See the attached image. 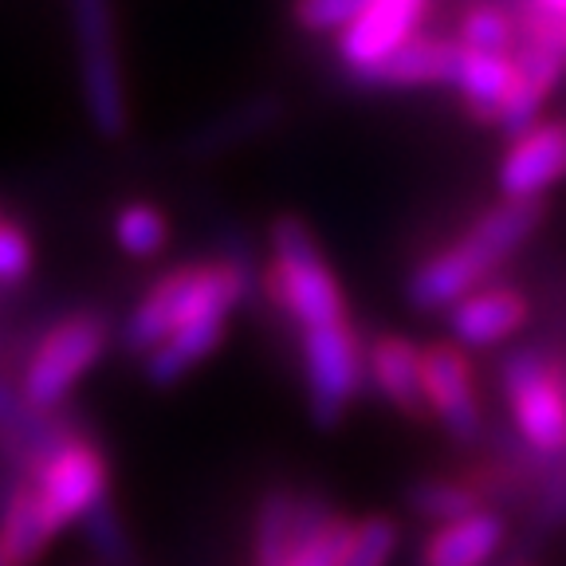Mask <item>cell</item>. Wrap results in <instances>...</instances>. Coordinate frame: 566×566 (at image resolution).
Listing matches in <instances>:
<instances>
[{
  "label": "cell",
  "mask_w": 566,
  "mask_h": 566,
  "mask_svg": "<svg viewBox=\"0 0 566 566\" xmlns=\"http://www.w3.org/2000/svg\"><path fill=\"white\" fill-rule=\"evenodd\" d=\"M539 221L543 201H507V197H500L452 244H444L433 256H424L409 272V303L417 311H452L464 295L484 287L495 275V268L504 264L515 248L527 244L531 232L539 229Z\"/></svg>",
  "instance_id": "cell-1"
},
{
  "label": "cell",
  "mask_w": 566,
  "mask_h": 566,
  "mask_svg": "<svg viewBox=\"0 0 566 566\" xmlns=\"http://www.w3.org/2000/svg\"><path fill=\"white\" fill-rule=\"evenodd\" d=\"M252 292V268L244 260H197L161 272L142 292L123 323V346L130 354L158 350L174 331L201 315H232Z\"/></svg>",
  "instance_id": "cell-2"
},
{
  "label": "cell",
  "mask_w": 566,
  "mask_h": 566,
  "mask_svg": "<svg viewBox=\"0 0 566 566\" xmlns=\"http://www.w3.org/2000/svg\"><path fill=\"white\" fill-rule=\"evenodd\" d=\"M272 260L264 268V295L280 315H287L300 331L346 323V295L331 272L315 232L283 212L272 221Z\"/></svg>",
  "instance_id": "cell-3"
},
{
  "label": "cell",
  "mask_w": 566,
  "mask_h": 566,
  "mask_svg": "<svg viewBox=\"0 0 566 566\" xmlns=\"http://www.w3.org/2000/svg\"><path fill=\"white\" fill-rule=\"evenodd\" d=\"M515 433L539 460H566V354L515 346L500 363Z\"/></svg>",
  "instance_id": "cell-4"
},
{
  "label": "cell",
  "mask_w": 566,
  "mask_h": 566,
  "mask_svg": "<svg viewBox=\"0 0 566 566\" xmlns=\"http://www.w3.org/2000/svg\"><path fill=\"white\" fill-rule=\"evenodd\" d=\"M80 55V95L87 123L98 138L118 142L130 126L123 52L115 32V0H67Z\"/></svg>",
  "instance_id": "cell-5"
},
{
  "label": "cell",
  "mask_w": 566,
  "mask_h": 566,
  "mask_svg": "<svg viewBox=\"0 0 566 566\" xmlns=\"http://www.w3.org/2000/svg\"><path fill=\"white\" fill-rule=\"evenodd\" d=\"M106 343H111V331H106V318L95 311H75V315L55 318L40 335L24 366L20 394L28 406L40 413L60 409L71 398V389L83 381V374L106 354Z\"/></svg>",
  "instance_id": "cell-6"
},
{
  "label": "cell",
  "mask_w": 566,
  "mask_h": 566,
  "mask_svg": "<svg viewBox=\"0 0 566 566\" xmlns=\"http://www.w3.org/2000/svg\"><path fill=\"white\" fill-rule=\"evenodd\" d=\"M300 363L311 421L318 429H335L366 381V346L350 327V318L331 323V327L300 331Z\"/></svg>",
  "instance_id": "cell-7"
},
{
  "label": "cell",
  "mask_w": 566,
  "mask_h": 566,
  "mask_svg": "<svg viewBox=\"0 0 566 566\" xmlns=\"http://www.w3.org/2000/svg\"><path fill=\"white\" fill-rule=\"evenodd\" d=\"M24 480H32L44 520L55 535L71 523H83L103 500H111V464H106L103 449L80 433L63 441L44 460V469Z\"/></svg>",
  "instance_id": "cell-8"
},
{
  "label": "cell",
  "mask_w": 566,
  "mask_h": 566,
  "mask_svg": "<svg viewBox=\"0 0 566 566\" xmlns=\"http://www.w3.org/2000/svg\"><path fill=\"white\" fill-rule=\"evenodd\" d=\"M421 381L429 417L444 424V433L460 444L480 441V389L469 350L449 343V338L421 346Z\"/></svg>",
  "instance_id": "cell-9"
},
{
  "label": "cell",
  "mask_w": 566,
  "mask_h": 566,
  "mask_svg": "<svg viewBox=\"0 0 566 566\" xmlns=\"http://www.w3.org/2000/svg\"><path fill=\"white\" fill-rule=\"evenodd\" d=\"M433 0H370V9L338 32V60L354 80L366 83L378 63L421 32Z\"/></svg>",
  "instance_id": "cell-10"
},
{
  "label": "cell",
  "mask_w": 566,
  "mask_h": 566,
  "mask_svg": "<svg viewBox=\"0 0 566 566\" xmlns=\"http://www.w3.org/2000/svg\"><path fill=\"white\" fill-rule=\"evenodd\" d=\"M566 177V123L547 118L535 123L531 130L515 134L500 161V193L507 201H543V193L558 186Z\"/></svg>",
  "instance_id": "cell-11"
},
{
  "label": "cell",
  "mask_w": 566,
  "mask_h": 566,
  "mask_svg": "<svg viewBox=\"0 0 566 566\" xmlns=\"http://www.w3.org/2000/svg\"><path fill=\"white\" fill-rule=\"evenodd\" d=\"M531 300L512 283H484L472 295L449 311L452 343L464 350H488V346L512 338L520 327H527Z\"/></svg>",
  "instance_id": "cell-12"
},
{
  "label": "cell",
  "mask_w": 566,
  "mask_h": 566,
  "mask_svg": "<svg viewBox=\"0 0 566 566\" xmlns=\"http://www.w3.org/2000/svg\"><path fill=\"white\" fill-rule=\"evenodd\" d=\"M366 378L374 381L381 398L409 421H429V401H424L421 381V346L406 335H386L366 343Z\"/></svg>",
  "instance_id": "cell-13"
},
{
  "label": "cell",
  "mask_w": 566,
  "mask_h": 566,
  "mask_svg": "<svg viewBox=\"0 0 566 566\" xmlns=\"http://www.w3.org/2000/svg\"><path fill=\"white\" fill-rule=\"evenodd\" d=\"M460 44L452 35H429L417 32L409 44H401L386 63L374 67L366 87L386 91H409V87H449L452 71H457Z\"/></svg>",
  "instance_id": "cell-14"
},
{
  "label": "cell",
  "mask_w": 566,
  "mask_h": 566,
  "mask_svg": "<svg viewBox=\"0 0 566 566\" xmlns=\"http://www.w3.org/2000/svg\"><path fill=\"white\" fill-rule=\"evenodd\" d=\"M504 515L484 507L476 515L433 527V535L424 539L421 555H417V566H488L504 547Z\"/></svg>",
  "instance_id": "cell-15"
},
{
  "label": "cell",
  "mask_w": 566,
  "mask_h": 566,
  "mask_svg": "<svg viewBox=\"0 0 566 566\" xmlns=\"http://www.w3.org/2000/svg\"><path fill=\"white\" fill-rule=\"evenodd\" d=\"M449 87L464 98V106H469V115L476 123L500 126V115H504V106L515 87V63L507 55H484L460 48Z\"/></svg>",
  "instance_id": "cell-16"
},
{
  "label": "cell",
  "mask_w": 566,
  "mask_h": 566,
  "mask_svg": "<svg viewBox=\"0 0 566 566\" xmlns=\"http://www.w3.org/2000/svg\"><path fill=\"white\" fill-rule=\"evenodd\" d=\"M311 504H315V492H295L283 484L264 492L252 520V566H287Z\"/></svg>",
  "instance_id": "cell-17"
},
{
  "label": "cell",
  "mask_w": 566,
  "mask_h": 566,
  "mask_svg": "<svg viewBox=\"0 0 566 566\" xmlns=\"http://www.w3.org/2000/svg\"><path fill=\"white\" fill-rule=\"evenodd\" d=\"M224 327H229V315L189 318L186 327L174 331L158 350H150L142 358L146 381H154V386H177L193 366H201L205 358L224 343Z\"/></svg>",
  "instance_id": "cell-18"
},
{
  "label": "cell",
  "mask_w": 566,
  "mask_h": 566,
  "mask_svg": "<svg viewBox=\"0 0 566 566\" xmlns=\"http://www.w3.org/2000/svg\"><path fill=\"white\" fill-rule=\"evenodd\" d=\"M52 539H55V531L48 527L32 480L20 476L17 484L9 488L4 507H0V547H4L12 566H35L44 558V551L52 547Z\"/></svg>",
  "instance_id": "cell-19"
},
{
  "label": "cell",
  "mask_w": 566,
  "mask_h": 566,
  "mask_svg": "<svg viewBox=\"0 0 566 566\" xmlns=\"http://www.w3.org/2000/svg\"><path fill=\"white\" fill-rule=\"evenodd\" d=\"M350 531L354 520L315 495L307 520H303L300 535H295V547L287 555V566H343L346 547H350Z\"/></svg>",
  "instance_id": "cell-20"
},
{
  "label": "cell",
  "mask_w": 566,
  "mask_h": 566,
  "mask_svg": "<svg viewBox=\"0 0 566 566\" xmlns=\"http://www.w3.org/2000/svg\"><path fill=\"white\" fill-rule=\"evenodd\" d=\"M460 48L484 55H507L512 60L520 48V24H515V9L500 4V0H472L469 9L460 12L457 35Z\"/></svg>",
  "instance_id": "cell-21"
},
{
  "label": "cell",
  "mask_w": 566,
  "mask_h": 566,
  "mask_svg": "<svg viewBox=\"0 0 566 566\" xmlns=\"http://www.w3.org/2000/svg\"><path fill=\"white\" fill-rule=\"evenodd\" d=\"M406 507L413 515H421V520L444 527V523H457V520H464V515L484 512V492H480L472 480L424 476L406 488Z\"/></svg>",
  "instance_id": "cell-22"
},
{
  "label": "cell",
  "mask_w": 566,
  "mask_h": 566,
  "mask_svg": "<svg viewBox=\"0 0 566 566\" xmlns=\"http://www.w3.org/2000/svg\"><path fill=\"white\" fill-rule=\"evenodd\" d=\"M115 240L130 260H154L169 244L166 209L150 201H130L115 212Z\"/></svg>",
  "instance_id": "cell-23"
},
{
  "label": "cell",
  "mask_w": 566,
  "mask_h": 566,
  "mask_svg": "<svg viewBox=\"0 0 566 566\" xmlns=\"http://www.w3.org/2000/svg\"><path fill=\"white\" fill-rule=\"evenodd\" d=\"M398 543H401V523L394 515H381V512L363 515V520H354L343 566H389L394 555H398Z\"/></svg>",
  "instance_id": "cell-24"
},
{
  "label": "cell",
  "mask_w": 566,
  "mask_h": 566,
  "mask_svg": "<svg viewBox=\"0 0 566 566\" xmlns=\"http://www.w3.org/2000/svg\"><path fill=\"white\" fill-rule=\"evenodd\" d=\"M80 527H83V539H87V547L95 551L98 563H106V566H130L134 563L126 527H123V520H118V512H115L111 500H103V504H98L95 512L80 523Z\"/></svg>",
  "instance_id": "cell-25"
},
{
  "label": "cell",
  "mask_w": 566,
  "mask_h": 566,
  "mask_svg": "<svg viewBox=\"0 0 566 566\" xmlns=\"http://www.w3.org/2000/svg\"><path fill=\"white\" fill-rule=\"evenodd\" d=\"M370 9V0H295L292 17L303 32H343Z\"/></svg>",
  "instance_id": "cell-26"
},
{
  "label": "cell",
  "mask_w": 566,
  "mask_h": 566,
  "mask_svg": "<svg viewBox=\"0 0 566 566\" xmlns=\"http://www.w3.org/2000/svg\"><path fill=\"white\" fill-rule=\"evenodd\" d=\"M35 252L32 237L24 232V224L0 217V287H17L32 275Z\"/></svg>",
  "instance_id": "cell-27"
},
{
  "label": "cell",
  "mask_w": 566,
  "mask_h": 566,
  "mask_svg": "<svg viewBox=\"0 0 566 566\" xmlns=\"http://www.w3.org/2000/svg\"><path fill=\"white\" fill-rule=\"evenodd\" d=\"M531 523L539 531H558L566 527V460H555L551 472L543 476L539 495H535V512Z\"/></svg>",
  "instance_id": "cell-28"
},
{
  "label": "cell",
  "mask_w": 566,
  "mask_h": 566,
  "mask_svg": "<svg viewBox=\"0 0 566 566\" xmlns=\"http://www.w3.org/2000/svg\"><path fill=\"white\" fill-rule=\"evenodd\" d=\"M531 4H539V9L555 12L558 20H566V0H531Z\"/></svg>",
  "instance_id": "cell-29"
},
{
  "label": "cell",
  "mask_w": 566,
  "mask_h": 566,
  "mask_svg": "<svg viewBox=\"0 0 566 566\" xmlns=\"http://www.w3.org/2000/svg\"><path fill=\"white\" fill-rule=\"evenodd\" d=\"M504 566H535L531 558H512V563H504Z\"/></svg>",
  "instance_id": "cell-30"
},
{
  "label": "cell",
  "mask_w": 566,
  "mask_h": 566,
  "mask_svg": "<svg viewBox=\"0 0 566 566\" xmlns=\"http://www.w3.org/2000/svg\"><path fill=\"white\" fill-rule=\"evenodd\" d=\"M0 566H12V563H9V555H4V547H0Z\"/></svg>",
  "instance_id": "cell-31"
},
{
  "label": "cell",
  "mask_w": 566,
  "mask_h": 566,
  "mask_svg": "<svg viewBox=\"0 0 566 566\" xmlns=\"http://www.w3.org/2000/svg\"><path fill=\"white\" fill-rule=\"evenodd\" d=\"M0 217H4V212H0Z\"/></svg>",
  "instance_id": "cell-32"
}]
</instances>
